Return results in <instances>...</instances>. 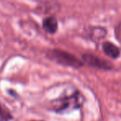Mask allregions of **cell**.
Segmentation results:
<instances>
[{"mask_svg": "<svg viewBox=\"0 0 121 121\" xmlns=\"http://www.w3.org/2000/svg\"><path fill=\"white\" fill-rule=\"evenodd\" d=\"M82 60L85 63H86L89 66L92 67H96L99 69H110L111 68V66L106 61L101 60L96 56L90 55V54H86L82 57Z\"/></svg>", "mask_w": 121, "mask_h": 121, "instance_id": "3957f363", "label": "cell"}, {"mask_svg": "<svg viewBox=\"0 0 121 121\" xmlns=\"http://www.w3.org/2000/svg\"><path fill=\"white\" fill-rule=\"evenodd\" d=\"M116 34H117V37L121 40V22L120 23V24L118 25L116 28Z\"/></svg>", "mask_w": 121, "mask_h": 121, "instance_id": "ba28073f", "label": "cell"}, {"mask_svg": "<svg viewBox=\"0 0 121 121\" xmlns=\"http://www.w3.org/2000/svg\"><path fill=\"white\" fill-rule=\"evenodd\" d=\"M13 118L10 110L6 106L0 104V121H11Z\"/></svg>", "mask_w": 121, "mask_h": 121, "instance_id": "8992f818", "label": "cell"}, {"mask_svg": "<svg viewBox=\"0 0 121 121\" xmlns=\"http://www.w3.org/2000/svg\"><path fill=\"white\" fill-rule=\"evenodd\" d=\"M30 121H45V120H30Z\"/></svg>", "mask_w": 121, "mask_h": 121, "instance_id": "9c48e42d", "label": "cell"}, {"mask_svg": "<svg viewBox=\"0 0 121 121\" xmlns=\"http://www.w3.org/2000/svg\"><path fill=\"white\" fill-rule=\"evenodd\" d=\"M82 103V99L80 93L76 92L72 95H65L57 99L52 103L51 109L56 113H65L79 108Z\"/></svg>", "mask_w": 121, "mask_h": 121, "instance_id": "6da1fadb", "label": "cell"}, {"mask_svg": "<svg viewBox=\"0 0 121 121\" xmlns=\"http://www.w3.org/2000/svg\"><path fill=\"white\" fill-rule=\"evenodd\" d=\"M46 57L50 61H55L56 63L63 66L78 68L82 65V61L78 60L76 57L59 49H49L46 52Z\"/></svg>", "mask_w": 121, "mask_h": 121, "instance_id": "7a4b0ae2", "label": "cell"}, {"mask_svg": "<svg viewBox=\"0 0 121 121\" xmlns=\"http://www.w3.org/2000/svg\"><path fill=\"white\" fill-rule=\"evenodd\" d=\"M42 27L46 32L54 34L58 30V21L54 16L46 17L42 22Z\"/></svg>", "mask_w": 121, "mask_h": 121, "instance_id": "277c9868", "label": "cell"}, {"mask_svg": "<svg viewBox=\"0 0 121 121\" xmlns=\"http://www.w3.org/2000/svg\"><path fill=\"white\" fill-rule=\"evenodd\" d=\"M92 35L93 37H98V38H101L103 37L105 35V31L104 28H96L93 29V32H92Z\"/></svg>", "mask_w": 121, "mask_h": 121, "instance_id": "52a82bcc", "label": "cell"}, {"mask_svg": "<svg viewBox=\"0 0 121 121\" xmlns=\"http://www.w3.org/2000/svg\"><path fill=\"white\" fill-rule=\"evenodd\" d=\"M102 48H103V51L105 53V55L108 56L109 57H110L112 59H115L117 57H119V56L120 54V49L110 42H104L103 45H102Z\"/></svg>", "mask_w": 121, "mask_h": 121, "instance_id": "5b68a950", "label": "cell"}]
</instances>
